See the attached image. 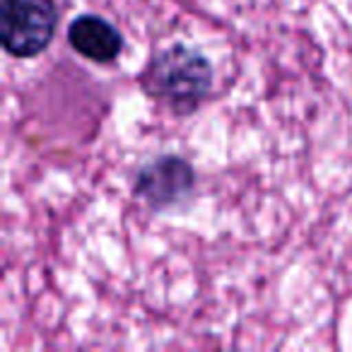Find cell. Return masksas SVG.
<instances>
[{"mask_svg": "<svg viewBox=\"0 0 352 352\" xmlns=\"http://www.w3.org/2000/svg\"><path fill=\"white\" fill-rule=\"evenodd\" d=\"M140 82L150 97L169 104L176 113H191L210 94L212 65L201 51L174 44L152 56Z\"/></svg>", "mask_w": 352, "mask_h": 352, "instance_id": "cell-1", "label": "cell"}, {"mask_svg": "<svg viewBox=\"0 0 352 352\" xmlns=\"http://www.w3.org/2000/svg\"><path fill=\"white\" fill-rule=\"evenodd\" d=\"M58 10L54 0H3L0 41L15 58H34L54 41Z\"/></svg>", "mask_w": 352, "mask_h": 352, "instance_id": "cell-2", "label": "cell"}, {"mask_svg": "<svg viewBox=\"0 0 352 352\" xmlns=\"http://www.w3.org/2000/svg\"><path fill=\"white\" fill-rule=\"evenodd\" d=\"M196 188V171L184 157L162 155L142 164L135 174L133 191L152 210H164L186 201Z\"/></svg>", "mask_w": 352, "mask_h": 352, "instance_id": "cell-3", "label": "cell"}, {"mask_svg": "<svg viewBox=\"0 0 352 352\" xmlns=\"http://www.w3.org/2000/svg\"><path fill=\"white\" fill-rule=\"evenodd\" d=\"M68 44L82 58L99 65L118 60L123 51V36L111 22L99 15H80L68 27Z\"/></svg>", "mask_w": 352, "mask_h": 352, "instance_id": "cell-4", "label": "cell"}]
</instances>
